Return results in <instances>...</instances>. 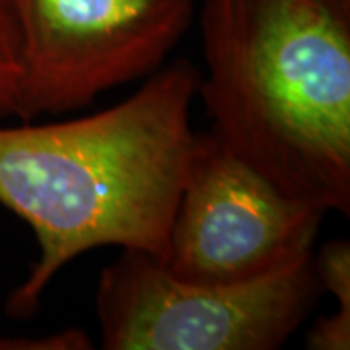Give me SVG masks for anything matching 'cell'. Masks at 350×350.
Returning <instances> with one entry per match:
<instances>
[{"instance_id":"6da1fadb","label":"cell","mask_w":350,"mask_h":350,"mask_svg":"<svg viewBox=\"0 0 350 350\" xmlns=\"http://www.w3.org/2000/svg\"><path fill=\"white\" fill-rule=\"evenodd\" d=\"M199 70L185 59L152 72L107 109L59 123L0 126V204L36 234L39 257L6 313L29 317L68 262L100 247L163 261L195 150Z\"/></svg>"},{"instance_id":"7a4b0ae2","label":"cell","mask_w":350,"mask_h":350,"mask_svg":"<svg viewBox=\"0 0 350 350\" xmlns=\"http://www.w3.org/2000/svg\"><path fill=\"white\" fill-rule=\"evenodd\" d=\"M211 135L294 199L350 214V0H202Z\"/></svg>"},{"instance_id":"3957f363","label":"cell","mask_w":350,"mask_h":350,"mask_svg":"<svg viewBox=\"0 0 350 350\" xmlns=\"http://www.w3.org/2000/svg\"><path fill=\"white\" fill-rule=\"evenodd\" d=\"M313 255L245 284L179 278L144 251L121 250L96 288L105 350H276L321 296Z\"/></svg>"},{"instance_id":"277c9868","label":"cell","mask_w":350,"mask_h":350,"mask_svg":"<svg viewBox=\"0 0 350 350\" xmlns=\"http://www.w3.org/2000/svg\"><path fill=\"white\" fill-rule=\"evenodd\" d=\"M22 57L16 117L84 109L150 76L187 33L195 0H8Z\"/></svg>"},{"instance_id":"5b68a950","label":"cell","mask_w":350,"mask_h":350,"mask_svg":"<svg viewBox=\"0 0 350 350\" xmlns=\"http://www.w3.org/2000/svg\"><path fill=\"white\" fill-rule=\"evenodd\" d=\"M327 214L276 189L211 133L197 135L162 262L195 282H255L312 257Z\"/></svg>"},{"instance_id":"8992f818","label":"cell","mask_w":350,"mask_h":350,"mask_svg":"<svg viewBox=\"0 0 350 350\" xmlns=\"http://www.w3.org/2000/svg\"><path fill=\"white\" fill-rule=\"evenodd\" d=\"M313 269L321 290L337 300V310L319 317L306 333V349H350V243L333 239L313 253Z\"/></svg>"},{"instance_id":"52a82bcc","label":"cell","mask_w":350,"mask_h":350,"mask_svg":"<svg viewBox=\"0 0 350 350\" xmlns=\"http://www.w3.org/2000/svg\"><path fill=\"white\" fill-rule=\"evenodd\" d=\"M20 82V36L8 0H0V117H16Z\"/></svg>"},{"instance_id":"ba28073f","label":"cell","mask_w":350,"mask_h":350,"mask_svg":"<svg viewBox=\"0 0 350 350\" xmlns=\"http://www.w3.org/2000/svg\"><path fill=\"white\" fill-rule=\"evenodd\" d=\"M94 340L80 327H66L43 337L0 338V350H92Z\"/></svg>"}]
</instances>
